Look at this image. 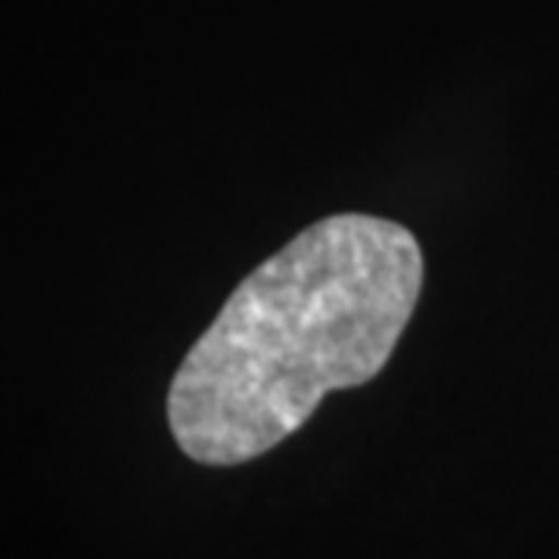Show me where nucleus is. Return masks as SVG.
<instances>
[{
  "instance_id": "f257e3e1",
  "label": "nucleus",
  "mask_w": 559,
  "mask_h": 559,
  "mask_svg": "<svg viewBox=\"0 0 559 559\" xmlns=\"http://www.w3.org/2000/svg\"><path fill=\"white\" fill-rule=\"evenodd\" d=\"M423 249L399 221L330 215L224 301L168 389L178 448L237 466L277 448L330 392L377 380L414 318Z\"/></svg>"
}]
</instances>
